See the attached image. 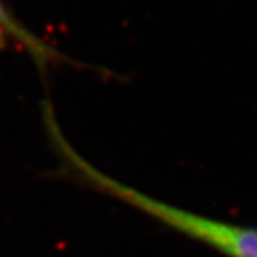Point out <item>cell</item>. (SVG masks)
<instances>
[{
  "label": "cell",
  "instance_id": "1",
  "mask_svg": "<svg viewBox=\"0 0 257 257\" xmlns=\"http://www.w3.org/2000/svg\"><path fill=\"white\" fill-rule=\"evenodd\" d=\"M44 119L64 176L74 179L77 184L90 191L119 200L152 220H157L164 227L197 240L225 257H257V227L254 225L234 224L227 220L224 222L192 210L181 209L107 176L67 142L50 107H44Z\"/></svg>",
  "mask_w": 257,
  "mask_h": 257
},
{
  "label": "cell",
  "instance_id": "2",
  "mask_svg": "<svg viewBox=\"0 0 257 257\" xmlns=\"http://www.w3.org/2000/svg\"><path fill=\"white\" fill-rule=\"evenodd\" d=\"M9 44H15L20 49L27 50L40 65H45L55 59L54 50L40 42L37 37H34L27 29H24L0 2V47H5Z\"/></svg>",
  "mask_w": 257,
  "mask_h": 257
}]
</instances>
